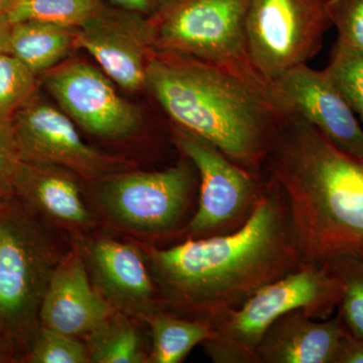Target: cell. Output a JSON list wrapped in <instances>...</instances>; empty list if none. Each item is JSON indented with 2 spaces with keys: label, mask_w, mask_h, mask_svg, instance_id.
<instances>
[{
  "label": "cell",
  "mask_w": 363,
  "mask_h": 363,
  "mask_svg": "<svg viewBox=\"0 0 363 363\" xmlns=\"http://www.w3.org/2000/svg\"><path fill=\"white\" fill-rule=\"evenodd\" d=\"M147 255L169 304L208 321L302 266L283 195L269 178L238 230L166 250L150 247Z\"/></svg>",
  "instance_id": "obj_1"
},
{
  "label": "cell",
  "mask_w": 363,
  "mask_h": 363,
  "mask_svg": "<svg viewBox=\"0 0 363 363\" xmlns=\"http://www.w3.org/2000/svg\"><path fill=\"white\" fill-rule=\"evenodd\" d=\"M264 164L283 195L302 266L363 259V159L291 112Z\"/></svg>",
  "instance_id": "obj_2"
},
{
  "label": "cell",
  "mask_w": 363,
  "mask_h": 363,
  "mask_svg": "<svg viewBox=\"0 0 363 363\" xmlns=\"http://www.w3.org/2000/svg\"><path fill=\"white\" fill-rule=\"evenodd\" d=\"M145 87L179 128L252 172L264 164L272 138L291 113L278 97L231 72L172 52L150 57Z\"/></svg>",
  "instance_id": "obj_3"
},
{
  "label": "cell",
  "mask_w": 363,
  "mask_h": 363,
  "mask_svg": "<svg viewBox=\"0 0 363 363\" xmlns=\"http://www.w3.org/2000/svg\"><path fill=\"white\" fill-rule=\"evenodd\" d=\"M342 292L330 267L301 266L262 286L238 309L209 321L213 334L203 342L205 351L217 363H255L260 340L279 318L302 309L315 319H328Z\"/></svg>",
  "instance_id": "obj_4"
},
{
  "label": "cell",
  "mask_w": 363,
  "mask_h": 363,
  "mask_svg": "<svg viewBox=\"0 0 363 363\" xmlns=\"http://www.w3.org/2000/svg\"><path fill=\"white\" fill-rule=\"evenodd\" d=\"M56 266L42 223L16 197L0 202V332L21 362L40 329V306Z\"/></svg>",
  "instance_id": "obj_5"
},
{
  "label": "cell",
  "mask_w": 363,
  "mask_h": 363,
  "mask_svg": "<svg viewBox=\"0 0 363 363\" xmlns=\"http://www.w3.org/2000/svg\"><path fill=\"white\" fill-rule=\"evenodd\" d=\"M248 1L182 0L162 6L154 14L155 42L161 52L192 57L221 67L284 102L276 85L257 70L250 58L247 37Z\"/></svg>",
  "instance_id": "obj_6"
},
{
  "label": "cell",
  "mask_w": 363,
  "mask_h": 363,
  "mask_svg": "<svg viewBox=\"0 0 363 363\" xmlns=\"http://www.w3.org/2000/svg\"><path fill=\"white\" fill-rule=\"evenodd\" d=\"M328 0H250L247 37L257 70L274 83L316 56L331 25Z\"/></svg>",
  "instance_id": "obj_7"
},
{
  "label": "cell",
  "mask_w": 363,
  "mask_h": 363,
  "mask_svg": "<svg viewBox=\"0 0 363 363\" xmlns=\"http://www.w3.org/2000/svg\"><path fill=\"white\" fill-rule=\"evenodd\" d=\"M193 187L189 164L106 177L99 202L114 221L138 233L169 230L183 216Z\"/></svg>",
  "instance_id": "obj_8"
},
{
  "label": "cell",
  "mask_w": 363,
  "mask_h": 363,
  "mask_svg": "<svg viewBox=\"0 0 363 363\" xmlns=\"http://www.w3.org/2000/svg\"><path fill=\"white\" fill-rule=\"evenodd\" d=\"M13 128L21 160L69 169L87 180L106 178L121 161L82 140L71 118L33 95L14 114Z\"/></svg>",
  "instance_id": "obj_9"
},
{
  "label": "cell",
  "mask_w": 363,
  "mask_h": 363,
  "mask_svg": "<svg viewBox=\"0 0 363 363\" xmlns=\"http://www.w3.org/2000/svg\"><path fill=\"white\" fill-rule=\"evenodd\" d=\"M175 142L201 178L199 204L188 227L191 235L200 236L220 228L252 206L262 187L257 174L231 161L207 140L179 126Z\"/></svg>",
  "instance_id": "obj_10"
},
{
  "label": "cell",
  "mask_w": 363,
  "mask_h": 363,
  "mask_svg": "<svg viewBox=\"0 0 363 363\" xmlns=\"http://www.w3.org/2000/svg\"><path fill=\"white\" fill-rule=\"evenodd\" d=\"M45 83L66 114L91 135L125 138L140 128V111L121 97L109 79L89 64H67L52 71Z\"/></svg>",
  "instance_id": "obj_11"
},
{
  "label": "cell",
  "mask_w": 363,
  "mask_h": 363,
  "mask_svg": "<svg viewBox=\"0 0 363 363\" xmlns=\"http://www.w3.org/2000/svg\"><path fill=\"white\" fill-rule=\"evenodd\" d=\"M274 85L290 112L304 118L338 149L363 159L362 126L325 71L305 64L285 72Z\"/></svg>",
  "instance_id": "obj_12"
},
{
  "label": "cell",
  "mask_w": 363,
  "mask_h": 363,
  "mask_svg": "<svg viewBox=\"0 0 363 363\" xmlns=\"http://www.w3.org/2000/svg\"><path fill=\"white\" fill-rule=\"evenodd\" d=\"M114 307L93 288L76 250L57 264L40 310V327L76 336L91 333L114 314Z\"/></svg>",
  "instance_id": "obj_13"
},
{
  "label": "cell",
  "mask_w": 363,
  "mask_h": 363,
  "mask_svg": "<svg viewBox=\"0 0 363 363\" xmlns=\"http://www.w3.org/2000/svg\"><path fill=\"white\" fill-rule=\"evenodd\" d=\"M123 13H112L101 4L97 13L78 28L75 45L89 52L108 77L126 90L145 86L147 44Z\"/></svg>",
  "instance_id": "obj_14"
},
{
  "label": "cell",
  "mask_w": 363,
  "mask_h": 363,
  "mask_svg": "<svg viewBox=\"0 0 363 363\" xmlns=\"http://www.w3.org/2000/svg\"><path fill=\"white\" fill-rule=\"evenodd\" d=\"M91 269L100 292L114 309L133 315H152L157 289L138 248L109 238L88 247Z\"/></svg>",
  "instance_id": "obj_15"
},
{
  "label": "cell",
  "mask_w": 363,
  "mask_h": 363,
  "mask_svg": "<svg viewBox=\"0 0 363 363\" xmlns=\"http://www.w3.org/2000/svg\"><path fill=\"white\" fill-rule=\"evenodd\" d=\"M347 334L338 314L317 321L305 310H295L267 329L255 363H335Z\"/></svg>",
  "instance_id": "obj_16"
},
{
  "label": "cell",
  "mask_w": 363,
  "mask_h": 363,
  "mask_svg": "<svg viewBox=\"0 0 363 363\" xmlns=\"http://www.w3.org/2000/svg\"><path fill=\"white\" fill-rule=\"evenodd\" d=\"M14 197L35 218L47 219L72 230H87L92 214L71 171L52 164L21 161Z\"/></svg>",
  "instance_id": "obj_17"
},
{
  "label": "cell",
  "mask_w": 363,
  "mask_h": 363,
  "mask_svg": "<svg viewBox=\"0 0 363 363\" xmlns=\"http://www.w3.org/2000/svg\"><path fill=\"white\" fill-rule=\"evenodd\" d=\"M73 28L38 21L11 26L9 52L39 75L60 63L75 45Z\"/></svg>",
  "instance_id": "obj_18"
},
{
  "label": "cell",
  "mask_w": 363,
  "mask_h": 363,
  "mask_svg": "<svg viewBox=\"0 0 363 363\" xmlns=\"http://www.w3.org/2000/svg\"><path fill=\"white\" fill-rule=\"evenodd\" d=\"M147 319L152 339L147 362H181L196 345L213 334L208 320H187L162 313H152Z\"/></svg>",
  "instance_id": "obj_19"
},
{
  "label": "cell",
  "mask_w": 363,
  "mask_h": 363,
  "mask_svg": "<svg viewBox=\"0 0 363 363\" xmlns=\"http://www.w3.org/2000/svg\"><path fill=\"white\" fill-rule=\"evenodd\" d=\"M89 335L87 348L90 362H147L140 334L130 322L114 314Z\"/></svg>",
  "instance_id": "obj_20"
},
{
  "label": "cell",
  "mask_w": 363,
  "mask_h": 363,
  "mask_svg": "<svg viewBox=\"0 0 363 363\" xmlns=\"http://www.w3.org/2000/svg\"><path fill=\"white\" fill-rule=\"evenodd\" d=\"M102 0H18L6 14L11 25L38 21L79 28L97 13Z\"/></svg>",
  "instance_id": "obj_21"
},
{
  "label": "cell",
  "mask_w": 363,
  "mask_h": 363,
  "mask_svg": "<svg viewBox=\"0 0 363 363\" xmlns=\"http://www.w3.org/2000/svg\"><path fill=\"white\" fill-rule=\"evenodd\" d=\"M343 286L338 316L352 337L363 339V259L346 257L328 266Z\"/></svg>",
  "instance_id": "obj_22"
},
{
  "label": "cell",
  "mask_w": 363,
  "mask_h": 363,
  "mask_svg": "<svg viewBox=\"0 0 363 363\" xmlns=\"http://www.w3.org/2000/svg\"><path fill=\"white\" fill-rule=\"evenodd\" d=\"M324 71L363 121V52L337 40Z\"/></svg>",
  "instance_id": "obj_23"
},
{
  "label": "cell",
  "mask_w": 363,
  "mask_h": 363,
  "mask_svg": "<svg viewBox=\"0 0 363 363\" xmlns=\"http://www.w3.org/2000/svg\"><path fill=\"white\" fill-rule=\"evenodd\" d=\"M35 88L37 75L11 52H0V121H11Z\"/></svg>",
  "instance_id": "obj_24"
},
{
  "label": "cell",
  "mask_w": 363,
  "mask_h": 363,
  "mask_svg": "<svg viewBox=\"0 0 363 363\" xmlns=\"http://www.w3.org/2000/svg\"><path fill=\"white\" fill-rule=\"evenodd\" d=\"M21 362L30 363L90 362L87 346L75 336L40 327Z\"/></svg>",
  "instance_id": "obj_25"
},
{
  "label": "cell",
  "mask_w": 363,
  "mask_h": 363,
  "mask_svg": "<svg viewBox=\"0 0 363 363\" xmlns=\"http://www.w3.org/2000/svg\"><path fill=\"white\" fill-rule=\"evenodd\" d=\"M327 9L339 42L363 52V0H328Z\"/></svg>",
  "instance_id": "obj_26"
},
{
  "label": "cell",
  "mask_w": 363,
  "mask_h": 363,
  "mask_svg": "<svg viewBox=\"0 0 363 363\" xmlns=\"http://www.w3.org/2000/svg\"><path fill=\"white\" fill-rule=\"evenodd\" d=\"M21 161L11 121H0V202L14 197V179Z\"/></svg>",
  "instance_id": "obj_27"
},
{
  "label": "cell",
  "mask_w": 363,
  "mask_h": 363,
  "mask_svg": "<svg viewBox=\"0 0 363 363\" xmlns=\"http://www.w3.org/2000/svg\"><path fill=\"white\" fill-rule=\"evenodd\" d=\"M335 363H363V339L347 334L339 348Z\"/></svg>",
  "instance_id": "obj_28"
},
{
  "label": "cell",
  "mask_w": 363,
  "mask_h": 363,
  "mask_svg": "<svg viewBox=\"0 0 363 363\" xmlns=\"http://www.w3.org/2000/svg\"><path fill=\"white\" fill-rule=\"evenodd\" d=\"M112 6L138 14H152L159 11V0H106Z\"/></svg>",
  "instance_id": "obj_29"
},
{
  "label": "cell",
  "mask_w": 363,
  "mask_h": 363,
  "mask_svg": "<svg viewBox=\"0 0 363 363\" xmlns=\"http://www.w3.org/2000/svg\"><path fill=\"white\" fill-rule=\"evenodd\" d=\"M20 359L13 344L0 332V363L13 362Z\"/></svg>",
  "instance_id": "obj_30"
},
{
  "label": "cell",
  "mask_w": 363,
  "mask_h": 363,
  "mask_svg": "<svg viewBox=\"0 0 363 363\" xmlns=\"http://www.w3.org/2000/svg\"><path fill=\"white\" fill-rule=\"evenodd\" d=\"M11 26L6 14L0 13V52H9Z\"/></svg>",
  "instance_id": "obj_31"
},
{
  "label": "cell",
  "mask_w": 363,
  "mask_h": 363,
  "mask_svg": "<svg viewBox=\"0 0 363 363\" xmlns=\"http://www.w3.org/2000/svg\"><path fill=\"white\" fill-rule=\"evenodd\" d=\"M18 0H0V13L7 14L16 4Z\"/></svg>",
  "instance_id": "obj_32"
},
{
  "label": "cell",
  "mask_w": 363,
  "mask_h": 363,
  "mask_svg": "<svg viewBox=\"0 0 363 363\" xmlns=\"http://www.w3.org/2000/svg\"><path fill=\"white\" fill-rule=\"evenodd\" d=\"M182 1V0H159L160 6H167V4H175V2Z\"/></svg>",
  "instance_id": "obj_33"
}]
</instances>
